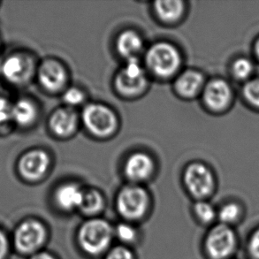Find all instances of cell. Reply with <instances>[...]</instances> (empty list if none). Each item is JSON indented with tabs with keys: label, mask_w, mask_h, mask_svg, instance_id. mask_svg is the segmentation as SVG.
Listing matches in <instances>:
<instances>
[{
	"label": "cell",
	"mask_w": 259,
	"mask_h": 259,
	"mask_svg": "<svg viewBox=\"0 0 259 259\" xmlns=\"http://www.w3.org/2000/svg\"><path fill=\"white\" fill-rule=\"evenodd\" d=\"M34 58L26 52H14L0 62V74L7 84L21 87L36 74Z\"/></svg>",
	"instance_id": "6da1fadb"
},
{
	"label": "cell",
	"mask_w": 259,
	"mask_h": 259,
	"mask_svg": "<svg viewBox=\"0 0 259 259\" xmlns=\"http://www.w3.org/2000/svg\"><path fill=\"white\" fill-rule=\"evenodd\" d=\"M113 229L108 221L93 219L81 225L78 232V242L85 252L97 256L108 248Z\"/></svg>",
	"instance_id": "7a4b0ae2"
},
{
	"label": "cell",
	"mask_w": 259,
	"mask_h": 259,
	"mask_svg": "<svg viewBox=\"0 0 259 259\" xmlns=\"http://www.w3.org/2000/svg\"><path fill=\"white\" fill-rule=\"evenodd\" d=\"M145 61L152 74L166 79L176 74L181 67L182 59L176 47L168 42H160L148 50Z\"/></svg>",
	"instance_id": "3957f363"
},
{
	"label": "cell",
	"mask_w": 259,
	"mask_h": 259,
	"mask_svg": "<svg viewBox=\"0 0 259 259\" xmlns=\"http://www.w3.org/2000/svg\"><path fill=\"white\" fill-rule=\"evenodd\" d=\"M46 228L41 221L35 219H26L15 228L13 244L21 255H34L46 242Z\"/></svg>",
	"instance_id": "277c9868"
},
{
	"label": "cell",
	"mask_w": 259,
	"mask_h": 259,
	"mask_svg": "<svg viewBox=\"0 0 259 259\" xmlns=\"http://www.w3.org/2000/svg\"><path fill=\"white\" fill-rule=\"evenodd\" d=\"M149 196L139 186H127L120 190L117 197V209L125 219L137 221L144 216L149 207Z\"/></svg>",
	"instance_id": "5b68a950"
},
{
	"label": "cell",
	"mask_w": 259,
	"mask_h": 259,
	"mask_svg": "<svg viewBox=\"0 0 259 259\" xmlns=\"http://www.w3.org/2000/svg\"><path fill=\"white\" fill-rule=\"evenodd\" d=\"M81 117L88 130L98 137L110 136L117 127V118L114 112L105 105H88Z\"/></svg>",
	"instance_id": "8992f818"
},
{
	"label": "cell",
	"mask_w": 259,
	"mask_h": 259,
	"mask_svg": "<svg viewBox=\"0 0 259 259\" xmlns=\"http://www.w3.org/2000/svg\"><path fill=\"white\" fill-rule=\"evenodd\" d=\"M51 159L46 151L33 149L26 151L19 158L17 172L26 182H34L42 179L49 170Z\"/></svg>",
	"instance_id": "52a82bcc"
},
{
	"label": "cell",
	"mask_w": 259,
	"mask_h": 259,
	"mask_svg": "<svg viewBox=\"0 0 259 259\" xmlns=\"http://www.w3.org/2000/svg\"><path fill=\"white\" fill-rule=\"evenodd\" d=\"M236 246L235 232L228 225H218L210 230L205 241L208 255L212 259H224L234 252Z\"/></svg>",
	"instance_id": "ba28073f"
},
{
	"label": "cell",
	"mask_w": 259,
	"mask_h": 259,
	"mask_svg": "<svg viewBox=\"0 0 259 259\" xmlns=\"http://www.w3.org/2000/svg\"><path fill=\"white\" fill-rule=\"evenodd\" d=\"M147 78L144 68L137 59L127 60L125 67L119 71L115 80L116 89L126 96H134L144 91Z\"/></svg>",
	"instance_id": "9c48e42d"
},
{
	"label": "cell",
	"mask_w": 259,
	"mask_h": 259,
	"mask_svg": "<svg viewBox=\"0 0 259 259\" xmlns=\"http://www.w3.org/2000/svg\"><path fill=\"white\" fill-rule=\"evenodd\" d=\"M184 182L189 192L197 198L206 197L214 189L212 174L205 165L200 163H194L187 167Z\"/></svg>",
	"instance_id": "30bf717a"
},
{
	"label": "cell",
	"mask_w": 259,
	"mask_h": 259,
	"mask_svg": "<svg viewBox=\"0 0 259 259\" xmlns=\"http://www.w3.org/2000/svg\"><path fill=\"white\" fill-rule=\"evenodd\" d=\"M36 76L39 83L46 91L57 92L67 83V72L56 60H47L37 67Z\"/></svg>",
	"instance_id": "8fae6325"
},
{
	"label": "cell",
	"mask_w": 259,
	"mask_h": 259,
	"mask_svg": "<svg viewBox=\"0 0 259 259\" xmlns=\"http://www.w3.org/2000/svg\"><path fill=\"white\" fill-rule=\"evenodd\" d=\"M38 117V109L35 102L28 98H20L12 104L11 118L14 126L28 127L32 126Z\"/></svg>",
	"instance_id": "7c38bea8"
},
{
	"label": "cell",
	"mask_w": 259,
	"mask_h": 259,
	"mask_svg": "<svg viewBox=\"0 0 259 259\" xmlns=\"http://www.w3.org/2000/svg\"><path fill=\"white\" fill-rule=\"evenodd\" d=\"M154 170V163L149 155L137 152L127 158L125 165L126 177L133 182L147 180Z\"/></svg>",
	"instance_id": "4fadbf2b"
},
{
	"label": "cell",
	"mask_w": 259,
	"mask_h": 259,
	"mask_svg": "<svg viewBox=\"0 0 259 259\" xmlns=\"http://www.w3.org/2000/svg\"><path fill=\"white\" fill-rule=\"evenodd\" d=\"M78 116L73 109L60 108L53 112L49 120L50 128L60 137H68L76 130Z\"/></svg>",
	"instance_id": "5bb4252c"
},
{
	"label": "cell",
	"mask_w": 259,
	"mask_h": 259,
	"mask_svg": "<svg viewBox=\"0 0 259 259\" xmlns=\"http://www.w3.org/2000/svg\"><path fill=\"white\" fill-rule=\"evenodd\" d=\"M203 101L213 110L225 108L230 100L231 91L228 83L221 80L210 81L203 91Z\"/></svg>",
	"instance_id": "9a60e30c"
},
{
	"label": "cell",
	"mask_w": 259,
	"mask_h": 259,
	"mask_svg": "<svg viewBox=\"0 0 259 259\" xmlns=\"http://www.w3.org/2000/svg\"><path fill=\"white\" fill-rule=\"evenodd\" d=\"M84 191L74 183H67L59 187L54 198L58 206L62 210H71L80 208Z\"/></svg>",
	"instance_id": "2e32d148"
},
{
	"label": "cell",
	"mask_w": 259,
	"mask_h": 259,
	"mask_svg": "<svg viewBox=\"0 0 259 259\" xmlns=\"http://www.w3.org/2000/svg\"><path fill=\"white\" fill-rule=\"evenodd\" d=\"M116 47L121 56L127 60H132L137 59V56L140 54L144 47V42L137 32L126 30L119 35Z\"/></svg>",
	"instance_id": "e0dca14e"
},
{
	"label": "cell",
	"mask_w": 259,
	"mask_h": 259,
	"mask_svg": "<svg viewBox=\"0 0 259 259\" xmlns=\"http://www.w3.org/2000/svg\"><path fill=\"white\" fill-rule=\"evenodd\" d=\"M203 77L199 72L186 71L175 81V89L183 98L195 97L203 87Z\"/></svg>",
	"instance_id": "ac0fdd59"
},
{
	"label": "cell",
	"mask_w": 259,
	"mask_h": 259,
	"mask_svg": "<svg viewBox=\"0 0 259 259\" xmlns=\"http://www.w3.org/2000/svg\"><path fill=\"white\" fill-rule=\"evenodd\" d=\"M155 11L158 18L165 22H175L182 17L184 3L179 0L158 1L155 3Z\"/></svg>",
	"instance_id": "d6986e66"
},
{
	"label": "cell",
	"mask_w": 259,
	"mask_h": 259,
	"mask_svg": "<svg viewBox=\"0 0 259 259\" xmlns=\"http://www.w3.org/2000/svg\"><path fill=\"white\" fill-rule=\"evenodd\" d=\"M12 104L9 91L6 85L0 81V135L9 133L12 126H14L11 118Z\"/></svg>",
	"instance_id": "ffe728a7"
},
{
	"label": "cell",
	"mask_w": 259,
	"mask_h": 259,
	"mask_svg": "<svg viewBox=\"0 0 259 259\" xmlns=\"http://www.w3.org/2000/svg\"><path fill=\"white\" fill-rule=\"evenodd\" d=\"M104 207V198L98 190L91 189L83 194L80 209L83 213L92 215L99 212Z\"/></svg>",
	"instance_id": "44dd1931"
},
{
	"label": "cell",
	"mask_w": 259,
	"mask_h": 259,
	"mask_svg": "<svg viewBox=\"0 0 259 259\" xmlns=\"http://www.w3.org/2000/svg\"><path fill=\"white\" fill-rule=\"evenodd\" d=\"M240 207L235 203H228L221 208L219 212V217L221 224H231L238 219L240 215Z\"/></svg>",
	"instance_id": "7402d4cb"
},
{
	"label": "cell",
	"mask_w": 259,
	"mask_h": 259,
	"mask_svg": "<svg viewBox=\"0 0 259 259\" xmlns=\"http://www.w3.org/2000/svg\"><path fill=\"white\" fill-rule=\"evenodd\" d=\"M194 210H195L196 217L204 223H209L210 221H212L216 215L212 205L205 201H200L198 203H196Z\"/></svg>",
	"instance_id": "603a6c76"
},
{
	"label": "cell",
	"mask_w": 259,
	"mask_h": 259,
	"mask_svg": "<svg viewBox=\"0 0 259 259\" xmlns=\"http://www.w3.org/2000/svg\"><path fill=\"white\" fill-rule=\"evenodd\" d=\"M253 70V65L247 59H239L233 66V73L238 79H246Z\"/></svg>",
	"instance_id": "cb8c5ba5"
},
{
	"label": "cell",
	"mask_w": 259,
	"mask_h": 259,
	"mask_svg": "<svg viewBox=\"0 0 259 259\" xmlns=\"http://www.w3.org/2000/svg\"><path fill=\"white\" fill-rule=\"evenodd\" d=\"M63 100L68 106H77L84 102L85 95L77 88H70L65 91Z\"/></svg>",
	"instance_id": "d4e9b609"
},
{
	"label": "cell",
	"mask_w": 259,
	"mask_h": 259,
	"mask_svg": "<svg viewBox=\"0 0 259 259\" xmlns=\"http://www.w3.org/2000/svg\"><path fill=\"white\" fill-rule=\"evenodd\" d=\"M243 94L249 103L259 107V80L248 82L243 89Z\"/></svg>",
	"instance_id": "484cf974"
},
{
	"label": "cell",
	"mask_w": 259,
	"mask_h": 259,
	"mask_svg": "<svg viewBox=\"0 0 259 259\" xmlns=\"http://www.w3.org/2000/svg\"><path fill=\"white\" fill-rule=\"evenodd\" d=\"M115 234L119 240L126 242H133L137 236L136 229L126 223L118 225L115 229Z\"/></svg>",
	"instance_id": "4316f807"
},
{
	"label": "cell",
	"mask_w": 259,
	"mask_h": 259,
	"mask_svg": "<svg viewBox=\"0 0 259 259\" xmlns=\"http://www.w3.org/2000/svg\"><path fill=\"white\" fill-rule=\"evenodd\" d=\"M106 259H135V257L130 249L123 246H118L110 250Z\"/></svg>",
	"instance_id": "83f0119b"
},
{
	"label": "cell",
	"mask_w": 259,
	"mask_h": 259,
	"mask_svg": "<svg viewBox=\"0 0 259 259\" xmlns=\"http://www.w3.org/2000/svg\"><path fill=\"white\" fill-rule=\"evenodd\" d=\"M10 241L7 233L0 228V259H7L10 252Z\"/></svg>",
	"instance_id": "f1b7e54d"
},
{
	"label": "cell",
	"mask_w": 259,
	"mask_h": 259,
	"mask_svg": "<svg viewBox=\"0 0 259 259\" xmlns=\"http://www.w3.org/2000/svg\"><path fill=\"white\" fill-rule=\"evenodd\" d=\"M249 249L254 258L259 259V228L250 237Z\"/></svg>",
	"instance_id": "f546056e"
},
{
	"label": "cell",
	"mask_w": 259,
	"mask_h": 259,
	"mask_svg": "<svg viewBox=\"0 0 259 259\" xmlns=\"http://www.w3.org/2000/svg\"><path fill=\"white\" fill-rule=\"evenodd\" d=\"M29 259H56L54 256L48 252H45V251H38L35 253L34 255L30 256Z\"/></svg>",
	"instance_id": "4dcf8cb0"
},
{
	"label": "cell",
	"mask_w": 259,
	"mask_h": 259,
	"mask_svg": "<svg viewBox=\"0 0 259 259\" xmlns=\"http://www.w3.org/2000/svg\"><path fill=\"white\" fill-rule=\"evenodd\" d=\"M256 53L257 54V56L259 57V40L258 42H256Z\"/></svg>",
	"instance_id": "1f68e13d"
},
{
	"label": "cell",
	"mask_w": 259,
	"mask_h": 259,
	"mask_svg": "<svg viewBox=\"0 0 259 259\" xmlns=\"http://www.w3.org/2000/svg\"><path fill=\"white\" fill-rule=\"evenodd\" d=\"M0 56H1V41H0Z\"/></svg>",
	"instance_id": "d6a6232c"
},
{
	"label": "cell",
	"mask_w": 259,
	"mask_h": 259,
	"mask_svg": "<svg viewBox=\"0 0 259 259\" xmlns=\"http://www.w3.org/2000/svg\"><path fill=\"white\" fill-rule=\"evenodd\" d=\"M0 5H1V2H0Z\"/></svg>",
	"instance_id": "836d02e7"
}]
</instances>
